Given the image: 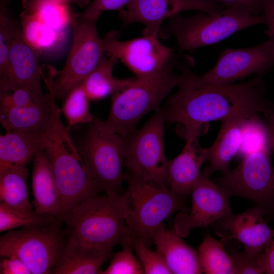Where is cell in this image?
Here are the masks:
<instances>
[{
	"label": "cell",
	"mask_w": 274,
	"mask_h": 274,
	"mask_svg": "<svg viewBox=\"0 0 274 274\" xmlns=\"http://www.w3.org/2000/svg\"><path fill=\"white\" fill-rule=\"evenodd\" d=\"M272 118L274 119V113L269 114Z\"/></svg>",
	"instance_id": "44"
},
{
	"label": "cell",
	"mask_w": 274,
	"mask_h": 274,
	"mask_svg": "<svg viewBox=\"0 0 274 274\" xmlns=\"http://www.w3.org/2000/svg\"><path fill=\"white\" fill-rule=\"evenodd\" d=\"M268 146L247 153L239 164L223 174L217 184L228 197L238 196L252 201L267 214L274 210V166Z\"/></svg>",
	"instance_id": "10"
},
{
	"label": "cell",
	"mask_w": 274,
	"mask_h": 274,
	"mask_svg": "<svg viewBox=\"0 0 274 274\" xmlns=\"http://www.w3.org/2000/svg\"><path fill=\"white\" fill-rule=\"evenodd\" d=\"M182 236L162 223L155 231L152 243L163 258L172 273L203 272L198 252L187 244Z\"/></svg>",
	"instance_id": "21"
},
{
	"label": "cell",
	"mask_w": 274,
	"mask_h": 274,
	"mask_svg": "<svg viewBox=\"0 0 274 274\" xmlns=\"http://www.w3.org/2000/svg\"><path fill=\"white\" fill-rule=\"evenodd\" d=\"M122 249L113 253L108 266L101 270L103 274H142L144 271L132 246V241L121 245Z\"/></svg>",
	"instance_id": "32"
},
{
	"label": "cell",
	"mask_w": 274,
	"mask_h": 274,
	"mask_svg": "<svg viewBox=\"0 0 274 274\" xmlns=\"http://www.w3.org/2000/svg\"><path fill=\"white\" fill-rule=\"evenodd\" d=\"M76 145L83 165L101 190L121 195L125 181L124 143L118 134L105 130L94 116Z\"/></svg>",
	"instance_id": "7"
},
{
	"label": "cell",
	"mask_w": 274,
	"mask_h": 274,
	"mask_svg": "<svg viewBox=\"0 0 274 274\" xmlns=\"http://www.w3.org/2000/svg\"><path fill=\"white\" fill-rule=\"evenodd\" d=\"M257 115L242 112L234 114L223 120L214 143L208 147L209 166L204 170L210 176L220 172L223 174L230 169L233 158L239 152L248 121Z\"/></svg>",
	"instance_id": "19"
},
{
	"label": "cell",
	"mask_w": 274,
	"mask_h": 274,
	"mask_svg": "<svg viewBox=\"0 0 274 274\" xmlns=\"http://www.w3.org/2000/svg\"><path fill=\"white\" fill-rule=\"evenodd\" d=\"M262 12L267 26L264 33L274 44V0H263Z\"/></svg>",
	"instance_id": "41"
},
{
	"label": "cell",
	"mask_w": 274,
	"mask_h": 274,
	"mask_svg": "<svg viewBox=\"0 0 274 274\" xmlns=\"http://www.w3.org/2000/svg\"><path fill=\"white\" fill-rule=\"evenodd\" d=\"M268 121L267 143L274 153V119L269 115L266 116Z\"/></svg>",
	"instance_id": "42"
},
{
	"label": "cell",
	"mask_w": 274,
	"mask_h": 274,
	"mask_svg": "<svg viewBox=\"0 0 274 274\" xmlns=\"http://www.w3.org/2000/svg\"><path fill=\"white\" fill-rule=\"evenodd\" d=\"M274 67V44L268 39L255 46L226 48L202 78L216 84L233 83L252 74L263 76Z\"/></svg>",
	"instance_id": "15"
},
{
	"label": "cell",
	"mask_w": 274,
	"mask_h": 274,
	"mask_svg": "<svg viewBox=\"0 0 274 274\" xmlns=\"http://www.w3.org/2000/svg\"><path fill=\"white\" fill-rule=\"evenodd\" d=\"M122 194L125 219L132 238L148 246L156 229L174 213L185 209V197L169 187L125 173Z\"/></svg>",
	"instance_id": "3"
},
{
	"label": "cell",
	"mask_w": 274,
	"mask_h": 274,
	"mask_svg": "<svg viewBox=\"0 0 274 274\" xmlns=\"http://www.w3.org/2000/svg\"><path fill=\"white\" fill-rule=\"evenodd\" d=\"M211 0H132L119 15L125 27L133 23L145 26L143 35L158 36L162 23L180 12L198 10L214 14L225 9Z\"/></svg>",
	"instance_id": "17"
},
{
	"label": "cell",
	"mask_w": 274,
	"mask_h": 274,
	"mask_svg": "<svg viewBox=\"0 0 274 274\" xmlns=\"http://www.w3.org/2000/svg\"><path fill=\"white\" fill-rule=\"evenodd\" d=\"M70 5L53 0H23L24 10L55 31L65 33L71 25L73 16Z\"/></svg>",
	"instance_id": "27"
},
{
	"label": "cell",
	"mask_w": 274,
	"mask_h": 274,
	"mask_svg": "<svg viewBox=\"0 0 274 274\" xmlns=\"http://www.w3.org/2000/svg\"><path fill=\"white\" fill-rule=\"evenodd\" d=\"M97 21L73 16L71 26L72 41L63 67L42 75L49 92L56 98L64 100L68 93L81 84L86 77L105 59L106 52L97 29Z\"/></svg>",
	"instance_id": "6"
},
{
	"label": "cell",
	"mask_w": 274,
	"mask_h": 274,
	"mask_svg": "<svg viewBox=\"0 0 274 274\" xmlns=\"http://www.w3.org/2000/svg\"><path fill=\"white\" fill-rule=\"evenodd\" d=\"M63 220L12 230L0 237L1 257L21 259L31 274H49L55 266L67 239Z\"/></svg>",
	"instance_id": "8"
},
{
	"label": "cell",
	"mask_w": 274,
	"mask_h": 274,
	"mask_svg": "<svg viewBox=\"0 0 274 274\" xmlns=\"http://www.w3.org/2000/svg\"><path fill=\"white\" fill-rule=\"evenodd\" d=\"M1 274H31L28 266L15 256L4 257L0 261Z\"/></svg>",
	"instance_id": "38"
},
{
	"label": "cell",
	"mask_w": 274,
	"mask_h": 274,
	"mask_svg": "<svg viewBox=\"0 0 274 274\" xmlns=\"http://www.w3.org/2000/svg\"><path fill=\"white\" fill-rule=\"evenodd\" d=\"M88 98L82 84L74 88L67 95L61 109L70 126L89 124L94 119L89 110Z\"/></svg>",
	"instance_id": "31"
},
{
	"label": "cell",
	"mask_w": 274,
	"mask_h": 274,
	"mask_svg": "<svg viewBox=\"0 0 274 274\" xmlns=\"http://www.w3.org/2000/svg\"><path fill=\"white\" fill-rule=\"evenodd\" d=\"M53 141L39 132L6 131L0 136V172L28 164Z\"/></svg>",
	"instance_id": "22"
},
{
	"label": "cell",
	"mask_w": 274,
	"mask_h": 274,
	"mask_svg": "<svg viewBox=\"0 0 274 274\" xmlns=\"http://www.w3.org/2000/svg\"><path fill=\"white\" fill-rule=\"evenodd\" d=\"M58 3L70 5L74 4L77 5L80 8H85L90 3L91 0H53Z\"/></svg>",
	"instance_id": "43"
},
{
	"label": "cell",
	"mask_w": 274,
	"mask_h": 274,
	"mask_svg": "<svg viewBox=\"0 0 274 274\" xmlns=\"http://www.w3.org/2000/svg\"><path fill=\"white\" fill-rule=\"evenodd\" d=\"M20 26L25 41L40 54L59 47L65 37V33L47 26L25 10L20 15Z\"/></svg>",
	"instance_id": "28"
},
{
	"label": "cell",
	"mask_w": 274,
	"mask_h": 274,
	"mask_svg": "<svg viewBox=\"0 0 274 274\" xmlns=\"http://www.w3.org/2000/svg\"><path fill=\"white\" fill-rule=\"evenodd\" d=\"M25 166H13L0 172V202L25 211H32Z\"/></svg>",
	"instance_id": "25"
},
{
	"label": "cell",
	"mask_w": 274,
	"mask_h": 274,
	"mask_svg": "<svg viewBox=\"0 0 274 274\" xmlns=\"http://www.w3.org/2000/svg\"><path fill=\"white\" fill-rule=\"evenodd\" d=\"M42 100L25 88H17L9 92H1L0 111L11 108H20L32 106L45 101Z\"/></svg>",
	"instance_id": "35"
},
{
	"label": "cell",
	"mask_w": 274,
	"mask_h": 274,
	"mask_svg": "<svg viewBox=\"0 0 274 274\" xmlns=\"http://www.w3.org/2000/svg\"><path fill=\"white\" fill-rule=\"evenodd\" d=\"M49 93L48 99L42 103L0 111L1 125L6 131L43 133L53 141L64 143L74 154L79 155L70 137L68 127H65L61 121V111L56 98L52 93Z\"/></svg>",
	"instance_id": "14"
},
{
	"label": "cell",
	"mask_w": 274,
	"mask_h": 274,
	"mask_svg": "<svg viewBox=\"0 0 274 274\" xmlns=\"http://www.w3.org/2000/svg\"><path fill=\"white\" fill-rule=\"evenodd\" d=\"M102 41L106 52L120 60L138 78L160 75L173 70L176 64L173 49L163 44L158 36L143 35L123 41L111 31Z\"/></svg>",
	"instance_id": "11"
},
{
	"label": "cell",
	"mask_w": 274,
	"mask_h": 274,
	"mask_svg": "<svg viewBox=\"0 0 274 274\" xmlns=\"http://www.w3.org/2000/svg\"><path fill=\"white\" fill-rule=\"evenodd\" d=\"M267 214L262 208L251 209L226 216L213 223L214 232L224 241H238L244 247V252L257 255L262 252L269 242L273 229L264 220Z\"/></svg>",
	"instance_id": "18"
},
{
	"label": "cell",
	"mask_w": 274,
	"mask_h": 274,
	"mask_svg": "<svg viewBox=\"0 0 274 274\" xmlns=\"http://www.w3.org/2000/svg\"><path fill=\"white\" fill-rule=\"evenodd\" d=\"M165 120L161 109L140 129L123 138L124 167L145 180L168 187L163 136Z\"/></svg>",
	"instance_id": "9"
},
{
	"label": "cell",
	"mask_w": 274,
	"mask_h": 274,
	"mask_svg": "<svg viewBox=\"0 0 274 274\" xmlns=\"http://www.w3.org/2000/svg\"><path fill=\"white\" fill-rule=\"evenodd\" d=\"M118 59L110 55L92 72L81 84L90 100L104 99L122 89L131 79H120L113 75Z\"/></svg>",
	"instance_id": "26"
},
{
	"label": "cell",
	"mask_w": 274,
	"mask_h": 274,
	"mask_svg": "<svg viewBox=\"0 0 274 274\" xmlns=\"http://www.w3.org/2000/svg\"><path fill=\"white\" fill-rule=\"evenodd\" d=\"M263 23V14L256 15L247 7H228L214 14L199 11L188 17L178 14L168 19L163 34L166 37L174 36L181 52L191 51Z\"/></svg>",
	"instance_id": "4"
},
{
	"label": "cell",
	"mask_w": 274,
	"mask_h": 274,
	"mask_svg": "<svg viewBox=\"0 0 274 274\" xmlns=\"http://www.w3.org/2000/svg\"><path fill=\"white\" fill-rule=\"evenodd\" d=\"M67 235L89 247L112 251L132 241L122 194L97 195L73 208L63 218Z\"/></svg>",
	"instance_id": "2"
},
{
	"label": "cell",
	"mask_w": 274,
	"mask_h": 274,
	"mask_svg": "<svg viewBox=\"0 0 274 274\" xmlns=\"http://www.w3.org/2000/svg\"><path fill=\"white\" fill-rule=\"evenodd\" d=\"M177 83V74L173 70L153 77L131 79L125 86L112 95L107 118L105 120L99 118L100 126L123 138L136 129L146 114L160 109L161 103Z\"/></svg>",
	"instance_id": "5"
},
{
	"label": "cell",
	"mask_w": 274,
	"mask_h": 274,
	"mask_svg": "<svg viewBox=\"0 0 274 274\" xmlns=\"http://www.w3.org/2000/svg\"><path fill=\"white\" fill-rule=\"evenodd\" d=\"M10 0H0V75L5 71L15 21L8 12Z\"/></svg>",
	"instance_id": "34"
},
{
	"label": "cell",
	"mask_w": 274,
	"mask_h": 274,
	"mask_svg": "<svg viewBox=\"0 0 274 274\" xmlns=\"http://www.w3.org/2000/svg\"><path fill=\"white\" fill-rule=\"evenodd\" d=\"M132 0H92L79 14L83 17L97 20L102 12L110 10L120 11Z\"/></svg>",
	"instance_id": "37"
},
{
	"label": "cell",
	"mask_w": 274,
	"mask_h": 274,
	"mask_svg": "<svg viewBox=\"0 0 274 274\" xmlns=\"http://www.w3.org/2000/svg\"><path fill=\"white\" fill-rule=\"evenodd\" d=\"M113 254L112 251L84 246L68 236L51 274L100 273V267Z\"/></svg>",
	"instance_id": "23"
},
{
	"label": "cell",
	"mask_w": 274,
	"mask_h": 274,
	"mask_svg": "<svg viewBox=\"0 0 274 274\" xmlns=\"http://www.w3.org/2000/svg\"><path fill=\"white\" fill-rule=\"evenodd\" d=\"M202 271L207 274H235L231 256L222 244L207 234L198 249Z\"/></svg>",
	"instance_id": "29"
},
{
	"label": "cell",
	"mask_w": 274,
	"mask_h": 274,
	"mask_svg": "<svg viewBox=\"0 0 274 274\" xmlns=\"http://www.w3.org/2000/svg\"><path fill=\"white\" fill-rule=\"evenodd\" d=\"M182 59L177 74V91L161 110L166 122L177 124V133L185 140H198L209 122L234 114L266 116L274 113V102L265 97L267 85L263 76L239 83H213L192 72V58Z\"/></svg>",
	"instance_id": "1"
},
{
	"label": "cell",
	"mask_w": 274,
	"mask_h": 274,
	"mask_svg": "<svg viewBox=\"0 0 274 274\" xmlns=\"http://www.w3.org/2000/svg\"><path fill=\"white\" fill-rule=\"evenodd\" d=\"M258 260L264 273L274 274V229L269 242L259 254Z\"/></svg>",
	"instance_id": "39"
},
{
	"label": "cell",
	"mask_w": 274,
	"mask_h": 274,
	"mask_svg": "<svg viewBox=\"0 0 274 274\" xmlns=\"http://www.w3.org/2000/svg\"><path fill=\"white\" fill-rule=\"evenodd\" d=\"M208 150L201 147L198 140H186L179 155L168 161L167 179L169 188L186 197L201 173V167L207 161Z\"/></svg>",
	"instance_id": "20"
},
{
	"label": "cell",
	"mask_w": 274,
	"mask_h": 274,
	"mask_svg": "<svg viewBox=\"0 0 274 274\" xmlns=\"http://www.w3.org/2000/svg\"><path fill=\"white\" fill-rule=\"evenodd\" d=\"M32 192L34 211L61 218L58 188L51 164L45 150L33 160Z\"/></svg>",
	"instance_id": "24"
},
{
	"label": "cell",
	"mask_w": 274,
	"mask_h": 274,
	"mask_svg": "<svg viewBox=\"0 0 274 274\" xmlns=\"http://www.w3.org/2000/svg\"><path fill=\"white\" fill-rule=\"evenodd\" d=\"M235 269V274H262L264 270L259 263V254L253 255L236 251L229 252Z\"/></svg>",
	"instance_id": "36"
},
{
	"label": "cell",
	"mask_w": 274,
	"mask_h": 274,
	"mask_svg": "<svg viewBox=\"0 0 274 274\" xmlns=\"http://www.w3.org/2000/svg\"><path fill=\"white\" fill-rule=\"evenodd\" d=\"M45 152L57 186L62 219L75 207L102 191L87 172L80 156L66 144L53 141Z\"/></svg>",
	"instance_id": "12"
},
{
	"label": "cell",
	"mask_w": 274,
	"mask_h": 274,
	"mask_svg": "<svg viewBox=\"0 0 274 274\" xmlns=\"http://www.w3.org/2000/svg\"><path fill=\"white\" fill-rule=\"evenodd\" d=\"M40 55L25 41L21 26L14 22L6 68L0 75L1 92L25 88L40 99H46L48 93H43L41 86Z\"/></svg>",
	"instance_id": "16"
},
{
	"label": "cell",
	"mask_w": 274,
	"mask_h": 274,
	"mask_svg": "<svg viewBox=\"0 0 274 274\" xmlns=\"http://www.w3.org/2000/svg\"><path fill=\"white\" fill-rule=\"evenodd\" d=\"M132 246L140 261L144 273L172 274L163 258L157 251L150 249L142 241L132 238Z\"/></svg>",
	"instance_id": "33"
},
{
	"label": "cell",
	"mask_w": 274,
	"mask_h": 274,
	"mask_svg": "<svg viewBox=\"0 0 274 274\" xmlns=\"http://www.w3.org/2000/svg\"><path fill=\"white\" fill-rule=\"evenodd\" d=\"M201 172L191 190L189 213H178L173 221V230L182 237L197 228L207 227L218 220L233 214L229 197L223 189Z\"/></svg>",
	"instance_id": "13"
},
{
	"label": "cell",
	"mask_w": 274,
	"mask_h": 274,
	"mask_svg": "<svg viewBox=\"0 0 274 274\" xmlns=\"http://www.w3.org/2000/svg\"><path fill=\"white\" fill-rule=\"evenodd\" d=\"M225 8L244 7L249 8L255 14L260 15L263 12V0H211Z\"/></svg>",
	"instance_id": "40"
},
{
	"label": "cell",
	"mask_w": 274,
	"mask_h": 274,
	"mask_svg": "<svg viewBox=\"0 0 274 274\" xmlns=\"http://www.w3.org/2000/svg\"><path fill=\"white\" fill-rule=\"evenodd\" d=\"M61 219L34 210L28 212L16 209L0 202V232L26 226L50 224Z\"/></svg>",
	"instance_id": "30"
}]
</instances>
